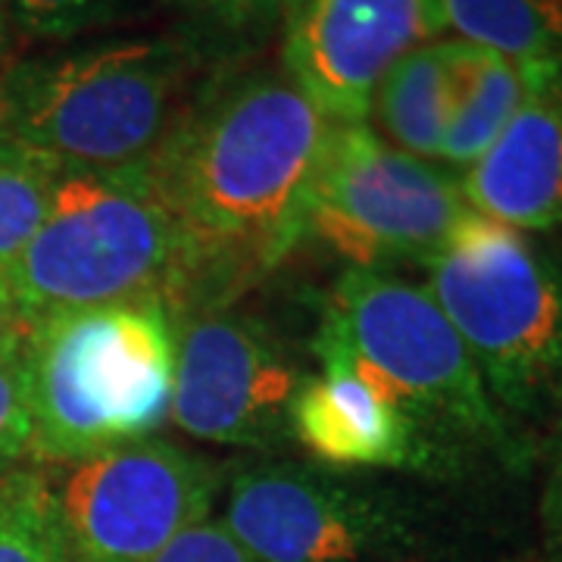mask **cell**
<instances>
[{
	"label": "cell",
	"mask_w": 562,
	"mask_h": 562,
	"mask_svg": "<svg viewBox=\"0 0 562 562\" xmlns=\"http://www.w3.org/2000/svg\"><path fill=\"white\" fill-rule=\"evenodd\" d=\"M425 269L503 416L550 403L562 382V262L469 210Z\"/></svg>",
	"instance_id": "6"
},
{
	"label": "cell",
	"mask_w": 562,
	"mask_h": 562,
	"mask_svg": "<svg viewBox=\"0 0 562 562\" xmlns=\"http://www.w3.org/2000/svg\"><path fill=\"white\" fill-rule=\"evenodd\" d=\"M222 519L257 562H372L409 543L394 497L301 462L238 469Z\"/></svg>",
	"instance_id": "9"
},
{
	"label": "cell",
	"mask_w": 562,
	"mask_h": 562,
	"mask_svg": "<svg viewBox=\"0 0 562 562\" xmlns=\"http://www.w3.org/2000/svg\"><path fill=\"white\" fill-rule=\"evenodd\" d=\"M303 3H306V0H281V22L288 20V16H291L294 10H301Z\"/></svg>",
	"instance_id": "26"
},
{
	"label": "cell",
	"mask_w": 562,
	"mask_h": 562,
	"mask_svg": "<svg viewBox=\"0 0 562 562\" xmlns=\"http://www.w3.org/2000/svg\"><path fill=\"white\" fill-rule=\"evenodd\" d=\"M60 176L63 166L57 160L0 140V276L38 235Z\"/></svg>",
	"instance_id": "17"
},
{
	"label": "cell",
	"mask_w": 562,
	"mask_h": 562,
	"mask_svg": "<svg viewBox=\"0 0 562 562\" xmlns=\"http://www.w3.org/2000/svg\"><path fill=\"white\" fill-rule=\"evenodd\" d=\"M188 54L162 38H120L0 66V140L66 169L150 162L179 122Z\"/></svg>",
	"instance_id": "4"
},
{
	"label": "cell",
	"mask_w": 562,
	"mask_h": 562,
	"mask_svg": "<svg viewBox=\"0 0 562 562\" xmlns=\"http://www.w3.org/2000/svg\"><path fill=\"white\" fill-rule=\"evenodd\" d=\"M366 122L403 154L441 162L450 122V85L443 38L422 44L387 69Z\"/></svg>",
	"instance_id": "15"
},
{
	"label": "cell",
	"mask_w": 562,
	"mask_h": 562,
	"mask_svg": "<svg viewBox=\"0 0 562 562\" xmlns=\"http://www.w3.org/2000/svg\"><path fill=\"white\" fill-rule=\"evenodd\" d=\"M453 38L522 63L562 66V0H441Z\"/></svg>",
	"instance_id": "16"
},
{
	"label": "cell",
	"mask_w": 562,
	"mask_h": 562,
	"mask_svg": "<svg viewBox=\"0 0 562 562\" xmlns=\"http://www.w3.org/2000/svg\"><path fill=\"white\" fill-rule=\"evenodd\" d=\"M469 216L460 176L403 154L369 122H335L306 206V232L350 269L431 262Z\"/></svg>",
	"instance_id": "7"
},
{
	"label": "cell",
	"mask_w": 562,
	"mask_h": 562,
	"mask_svg": "<svg viewBox=\"0 0 562 562\" xmlns=\"http://www.w3.org/2000/svg\"><path fill=\"white\" fill-rule=\"evenodd\" d=\"M184 254L150 162L66 169L47 220L3 279L29 325L103 306H179Z\"/></svg>",
	"instance_id": "3"
},
{
	"label": "cell",
	"mask_w": 562,
	"mask_h": 562,
	"mask_svg": "<svg viewBox=\"0 0 562 562\" xmlns=\"http://www.w3.org/2000/svg\"><path fill=\"white\" fill-rule=\"evenodd\" d=\"M13 44H16V32H13V0H0V66L10 63Z\"/></svg>",
	"instance_id": "25"
},
{
	"label": "cell",
	"mask_w": 562,
	"mask_h": 562,
	"mask_svg": "<svg viewBox=\"0 0 562 562\" xmlns=\"http://www.w3.org/2000/svg\"><path fill=\"white\" fill-rule=\"evenodd\" d=\"M319 372L303 375L291 403V438L328 469L450 472V460L397 413L328 338H316Z\"/></svg>",
	"instance_id": "12"
},
{
	"label": "cell",
	"mask_w": 562,
	"mask_h": 562,
	"mask_svg": "<svg viewBox=\"0 0 562 562\" xmlns=\"http://www.w3.org/2000/svg\"><path fill=\"white\" fill-rule=\"evenodd\" d=\"M447 85H450V122L441 147V166L465 172L487 154L501 132L516 116L528 91V69L522 63L494 54L462 38H443Z\"/></svg>",
	"instance_id": "14"
},
{
	"label": "cell",
	"mask_w": 562,
	"mask_h": 562,
	"mask_svg": "<svg viewBox=\"0 0 562 562\" xmlns=\"http://www.w3.org/2000/svg\"><path fill=\"white\" fill-rule=\"evenodd\" d=\"M0 562H57L38 465L0 475Z\"/></svg>",
	"instance_id": "18"
},
{
	"label": "cell",
	"mask_w": 562,
	"mask_h": 562,
	"mask_svg": "<svg viewBox=\"0 0 562 562\" xmlns=\"http://www.w3.org/2000/svg\"><path fill=\"white\" fill-rule=\"evenodd\" d=\"M281 69L331 122H366L387 69L443 38L441 0H306L281 22Z\"/></svg>",
	"instance_id": "11"
},
{
	"label": "cell",
	"mask_w": 562,
	"mask_h": 562,
	"mask_svg": "<svg viewBox=\"0 0 562 562\" xmlns=\"http://www.w3.org/2000/svg\"><path fill=\"white\" fill-rule=\"evenodd\" d=\"M303 375L279 338L241 313L206 306L176 331L172 422L220 447L272 450L291 441V403Z\"/></svg>",
	"instance_id": "10"
},
{
	"label": "cell",
	"mask_w": 562,
	"mask_h": 562,
	"mask_svg": "<svg viewBox=\"0 0 562 562\" xmlns=\"http://www.w3.org/2000/svg\"><path fill=\"white\" fill-rule=\"evenodd\" d=\"M225 32H266L281 22V0H188Z\"/></svg>",
	"instance_id": "23"
},
{
	"label": "cell",
	"mask_w": 562,
	"mask_h": 562,
	"mask_svg": "<svg viewBox=\"0 0 562 562\" xmlns=\"http://www.w3.org/2000/svg\"><path fill=\"white\" fill-rule=\"evenodd\" d=\"M29 375L25 350L13 360L0 362V475L16 469L29 453Z\"/></svg>",
	"instance_id": "20"
},
{
	"label": "cell",
	"mask_w": 562,
	"mask_h": 562,
	"mask_svg": "<svg viewBox=\"0 0 562 562\" xmlns=\"http://www.w3.org/2000/svg\"><path fill=\"white\" fill-rule=\"evenodd\" d=\"M331 128L284 69L222 81L181 113L150 160L184 254L179 313L222 306L301 244Z\"/></svg>",
	"instance_id": "1"
},
{
	"label": "cell",
	"mask_w": 562,
	"mask_h": 562,
	"mask_svg": "<svg viewBox=\"0 0 562 562\" xmlns=\"http://www.w3.org/2000/svg\"><path fill=\"white\" fill-rule=\"evenodd\" d=\"M25 375L38 465L150 441L172 413V316L154 303L50 316L32 325Z\"/></svg>",
	"instance_id": "2"
},
{
	"label": "cell",
	"mask_w": 562,
	"mask_h": 562,
	"mask_svg": "<svg viewBox=\"0 0 562 562\" xmlns=\"http://www.w3.org/2000/svg\"><path fill=\"white\" fill-rule=\"evenodd\" d=\"M553 435H550V457H547V482L541 497V538L543 562H562V382L553 397Z\"/></svg>",
	"instance_id": "22"
},
{
	"label": "cell",
	"mask_w": 562,
	"mask_h": 562,
	"mask_svg": "<svg viewBox=\"0 0 562 562\" xmlns=\"http://www.w3.org/2000/svg\"><path fill=\"white\" fill-rule=\"evenodd\" d=\"M319 335L450 460L465 447L509 453V425L441 303L394 272L347 269Z\"/></svg>",
	"instance_id": "5"
},
{
	"label": "cell",
	"mask_w": 562,
	"mask_h": 562,
	"mask_svg": "<svg viewBox=\"0 0 562 562\" xmlns=\"http://www.w3.org/2000/svg\"><path fill=\"white\" fill-rule=\"evenodd\" d=\"M120 0H13V32L22 41H69L103 22Z\"/></svg>",
	"instance_id": "19"
},
{
	"label": "cell",
	"mask_w": 562,
	"mask_h": 562,
	"mask_svg": "<svg viewBox=\"0 0 562 562\" xmlns=\"http://www.w3.org/2000/svg\"><path fill=\"white\" fill-rule=\"evenodd\" d=\"M29 335H32V325L20 310L7 279L0 276V362L20 357L29 344Z\"/></svg>",
	"instance_id": "24"
},
{
	"label": "cell",
	"mask_w": 562,
	"mask_h": 562,
	"mask_svg": "<svg viewBox=\"0 0 562 562\" xmlns=\"http://www.w3.org/2000/svg\"><path fill=\"white\" fill-rule=\"evenodd\" d=\"M150 562H257L222 516L188 525Z\"/></svg>",
	"instance_id": "21"
},
{
	"label": "cell",
	"mask_w": 562,
	"mask_h": 562,
	"mask_svg": "<svg viewBox=\"0 0 562 562\" xmlns=\"http://www.w3.org/2000/svg\"><path fill=\"white\" fill-rule=\"evenodd\" d=\"M38 472L57 562H150L222 487L216 462L157 438Z\"/></svg>",
	"instance_id": "8"
},
{
	"label": "cell",
	"mask_w": 562,
	"mask_h": 562,
	"mask_svg": "<svg viewBox=\"0 0 562 562\" xmlns=\"http://www.w3.org/2000/svg\"><path fill=\"white\" fill-rule=\"evenodd\" d=\"M460 188L469 210L484 220L525 235H562V66L528 69L516 116L487 154L460 172Z\"/></svg>",
	"instance_id": "13"
}]
</instances>
